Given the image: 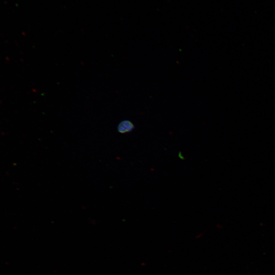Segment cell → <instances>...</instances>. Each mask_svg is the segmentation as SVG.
I'll use <instances>...</instances> for the list:
<instances>
[{"label":"cell","instance_id":"1","mask_svg":"<svg viewBox=\"0 0 275 275\" xmlns=\"http://www.w3.org/2000/svg\"><path fill=\"white\" fill-rule=\"evenodd\" d=\"M133 124L129 120L121 121L117 127L118 131L121 133H125L131 131L134 129Z\"/></svg>","mask_w":275,"mask_h":275}]
</instances>
